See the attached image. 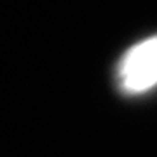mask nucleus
<instances>
[{
	"mask_svg": "<svg viewBox=\"0 0 157 157\" xmlns=\"http://www.w3.org/2000/svg\"><path fill=\"white\" fill-rule=\"evenodd\" d=\"M117 84L126 94H143L157 86V35L124 52L117 65Z\"/></svg>",
	"mask_w": 157,
	"mask_h": 157,
	"instance_id": "obj_1",
	"label": "nucleus"
}]
</instances>
